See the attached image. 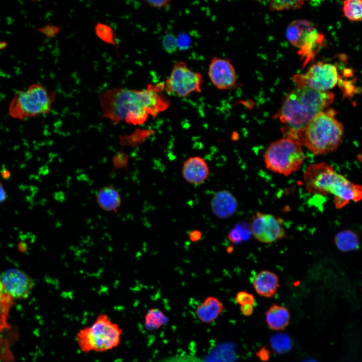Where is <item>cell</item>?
I'll use <instances>...</instances> for the list:
<instances>
[{
    "instance_id": "cell-1",
    "label": "cell",
    "mask_w": 362,
    "mask_h": 362,
    "mask_svg": "<svg viewBox=\"0 0 362 362\" xmlns=\"http://www.w3.org/2000/svg\"><path fill=\"white\" fill-rule=\"evenodd\" d=\"M164 89V83H160L150 84L142 90L120 86L101 93L98 97L102 117L116 124H143L149 116L154 118L168 108V101L161 94Z\"/></svg>"
},
{
    "instance_id": "cell-2",
    "label": "cell",
    "mask_w": 362,
    "mask_h": 362,
    "mask_svg": "<svg viewBox=\"0 0 362 362\" xmlns=\"http://www.w3.org/2000/svg\"><path fill=\"white\" fill-rule=\"evenodd\" d=\"M333 93L297 87L288 93L274 117L285 125L287 136L295 138L317 115L334 101Z\"/></svg>"
},
{
    "instance_id": "cell-3",
    "label": "cell",
    "mask_w": 362,
    "mask_h": 362,
    "mask_svg": "<svg viewBox=\"0 0 362 362\" xmlns=\"http://www.w3.org/2000/svg\"><path fill=\"white\" fill-rule=\"evenodd\" d=\"M303 178L310 193L334 195V204L338 209L343 208L350 201L358 202L361 199V186L351 182L325 162L310 165Z\"/></svg>"
},
{
    "instance_id": "cell-4",
    "label": "cell",
    "mask_w": 362,
    "mask_h": 362,
    "mask_svg": "<svg viewBox=\"0 0 362 362\" xmlns=\"http://www.w3.org/2000/svg\"><path fill=\"white\" fill-rule=\"evenodd\" d=\"M336 115L333 109L318 114L298 134L297 140L315 155L335 151L340 144L344 134L343 126Z\"/></svg>"
},
{
    "instance_id": "cell-5",
    "label": "cell",
    "mask_w": 362,
    "mask_h": 362,
    "mask_svg": "<svg viewBox=\"0 0 362 362\" xmlns=\"http://www.w3.org/2000/svg\"><path fill=\"white\" fill-rule=\"evenodd\" d=\"M56 93L34 83L17 90L10 103L8 114L13 118L25 120L50 113Z\"/></svg>"
},
{
    "instance_id": "cell-6",
    "label": "cell",
    "mask_w": 362,
    "mask_h": 362,
    "mask_svg": "<svg viewBox=\"0 0 362 362\" xmlns=\"http://www.w3.org/2000/svg\"><path fill=\"white\" fill-rule=\"evenodd\" d=\"M122 334V329L107 314L102 313L97 316L91 325L80 329L75 338L81 352H103L118 346Z\"/></svg>"
},
{
    "instance_id": "cell-7",
    "label": "cell",
    "mask_w": 362,
    "mask_h": 362,
    "mask_svg": "<svg viewBox=\"0 0 362 362\" xmlns=\"http://www.w3.org/2000/svg\"><path fill=\"white\" fill-rule=\"evenodd\" d=\"M302 146L299 141L288 136L273 142L263 154L266 168L285 176L296 172L306 157Z\"/></svg>"
},
{
    "instance_id": "cell-8",
    "label": "cell",
    "mask_w": 362,
    "mask_h": 362,
    "mask_svg": "<svg viewBox=\"0 0 362 362\" xmlns=\"http://www.w3.org/2000/svg\"><path fill=\"white\" fill-rule=\"evenodd\" d=\"M286 37L294 46L299 48L298 53L306 64L313 59L324 41V36L306 20L293 21L287 27Z\"/></svg>"
},
{
    "instance_id": "cell-9",
    "label": "cell",
    "mask_w": 362,
    "mask_h": 362,
    "mask_svg": "<svg viewBox=\"0 0 362 362\" xmlns=\"http://www.w3.org/2000/svg\"><path fill=\"white\" fill-rule=\"evenodd\" d=\"M204 82L202 74L192 70L186 62L179 61L172 65L164 85L169 95L185 98L193 93H201Z\"/></svg>"
},
{
    "instance_id": "cell-10",
    "label": "cell",
    "mask_w": 362,
    "mask_h": 362,
    "mask_svg": "<svg viewBox=\"0 0 362 362\" xmlns=\"http://www.w3.org/2000/svg\"><path fill=\"white\" fill-rule=\"evenodd\" d=\"M293 78L297 87L326 92L336 85L338 74L335 66L320 62L312 65L306 73L295 75Z\"/></svg>"
},
{
    "instance_id": "cell-11",
    "label": "cell",
    "mask_w": 362,
    "mask_h": 362,
    "mask_svg": "<svg viewBox=\"0 0 362 362\" xmlns=\"http://www.w3.org/2000/svg\"><path fill=\"white\" fill-rule=\"evenodd\" d=\"M208 75L212 84L219 90H229L237 86L235 68L227 58L213 57L209 65Z\"/></svg>"
},
{
    "instance_id": "cell-12",
    "label": "cell",
    "mask_w": 362,
    "mask_h": 362,
    "mask_svg": "<svg viewBox=\"0 0 362 362\" xmlns=\"http://www.w3.org/2000/svg\"><path fill=\"white\" fill-rule=\"evenodd\" d=\"M250 229L256 239L265 243L279 240L285 234L279 219L272 214L259 212L253 217Z\"/></svg>"
},
{
    "instance_id": "cell-13",
    "label": "cell",
    "mask_w": 362,
    "mask_h": 362,
    "mask_svg": "<svg viewBox=\"0 0 362 362\" xmlns=\"http://www.w3.org/2000/svg\"><path fill=\"white\" fill-rule=\"evenodd\" d=\"M0 281L6 292L14 300L28 298L34 286L31 278L24 272L17 268L4 272Z\"/></svg>"
},
{
    "instance_id": "cell-14",
    "label": "cell",
    "mask_w": 362,
    "mask_h": 362,
    "mask_svg": "<svg viewBox=\"0 0 362 362\" xmlns=\"http://www.w3.org/2000/svg\"><path fill=\"white\" fill-rule=\"evenodd\" d=\"M182 175L190 184L199 185L203 184L209 175V168L206 161L201 157L196 156L188 158L182 168Z\"/></svg>"
},
{
    "instance_id": "cell-15",
    "label": "cell",
    "mask_w": 362,
    "mask_h": 362,
    "mask_svg": "<svg viewBox=\"0 0 362 362\" xmlns=\"http://www.w3.org/2000/svg\"><path fill=\"white\" fill-rule=\"evenodd\" d=\"M210 206L216 217L225 219L232 216L236 212L238 203L231 192L223 190L214 194L211 200Z\"/></svg>"
},
{
    "instance_id": "cell-16",
    "label": "cell",
    "mask_w": 362,
    "mask_h": 362,
    "mask_svg": "<svg viewBox=\"0 0 362 362\" xmlns=\"http://www.w3.org/2000/svg\"><path fill=\"white\" fill-rule=\"evenodd\" d=\"M256 292L261 296L272 297L279 287L278 276L268 270H262L255 277L253 283Z\"/></svg>"
},
{
    "instance_id": "cell-17",
    "label": "cell",
    "mask_w": 362,
    "mask_h": 362,
    "mask_svg": "<svg viewBox=\"0 0 362 362\" xmlns=\"http://www.w3.org/2000/svg\"><path fill=\"white\" fill-rule=\"evenodd\" d=\"M223 304L216 297L209 296L197 308L196 314L198 319L204 323L214 321L223 312Z\"/></svg>"
},
{
    "instance_id": "cell-18",
    "label": "cell",
    "mask_w": 362,
    "mask_h": 362,
    "mask_svg": "<svg viewBox=\"0 0 362 362\" xmlns=\"http://www.w3.org/2000/svg\"><path fill=\"white\" fill-rule=\"evenodd\" d=\"M290 313L288 309L280 305H273L265 313V320L268 327L275 330L284 329L289 324Z\"/></svg>"
},
{
    "instance_id": "cell-19",
    "label": "cell",
    "mask_w": 362,
    "mask_h": 362,
    "mask_svg": "<svg viewBox=\"0 0 362 362\" xmlns=\"http://www.w3.org/2000/svg\"><path fill=\"white\" fill-rule=\"evenodd\" d=\"M97 201L101 208L106 211H115L121 205L118 192L112 186L101 188L97 194Z\"/></svg>"
},
{
    "instance_id": "cell-20",
    "label": "cell",
    "mask_w": 362,
    "mask_h": 362,
    "mask_svg": "<svg viewBox=\"0 0 362 362\" xmlns=\"http://www.w3.org/2000/svg\"><path fill=\"white\" fill-rule=\"evenodd\" d=\"M358 236L350 230H344L337 233L334 237V243L338 249L348 252L359 247Z\"/></svg>"
},
{
    "instance_id": "cell-21",
    "label": "cell",
    "mask_w": 362,
    "mask_h": 362,
    "mask_svg": "<svg viewBox=\"0 0 362 362\" xmlns=\"http://www.w3.org/2000/svg\"><path fill=\"white\" fill-rule=\"evenodd\" d=\"M14 300L6 292L0 281V332L9 327L8 315Z\"/></svg>"
},
{
    "instance_id": "cell-22",
    "label": "cell",
    "mask_w": 362,
    "mask_h": 362,
    "mask_svg": "<svg viewBox=\"0 0 362 362\" xmlns=\"http://www.w3.org/2000/svg\"><path fill=\"white\" fill-rule=\"evenodd\" d=\"M167 317L158 308L149 309L144 318V327L148 331L159 329L168 322Z\"/></svg>"
},
{
    "instance_id": "cell-23",
    "label": "cell",
    "mask_w": 362,
    "mask_h": 362,
    "mask_svg": "<svg viewBox=\"0 0 362 362\" xmlns=\"http://www.w3.org/2000/svg\"><path fill=\"white\" fill-rule=\"evenodd\" d=\"M343 11L349 20L358 21L361 20L362 2L360 0H347L343 2Z\"/></svg>"
},
{
    "instance_id": "cell-24",
    "label": "cell",
    "mask_w": 362,
    "mask_h": 362,
    "mask_svg": "<svg viewBox=\"0 0 362 362\" xmlns=\"http://www.w3.org/2000/svg\"><path fill=\"white\" fill-rule=\"evenodd\" d=\"M271 347L278 354L288 352L291 348L292 343L290 337L286 333H277L270 340Z\"/></svg>"
},
{
    "instance_id": "cell-25",
    "label": "cell",
    "mask_w": 362,
    "mask_h": 362,
    "mask_svg": "<svg viewBox=\"0 0 362 362\" xmlns=\"http://www.w3.org/2000/svg\"><path fill=\"white\" fill-rule=\"evenodd\" d=\"M97 36L104 42L117 45L115 34L113 29L109 25L102 23H97L95 27Z\"/></svg>"
},
{
    "instance_id": "cell-26",
    "label": "cell",
    "mask_w": 362,
    "mask_h": 362,
    "mask_svg": "<svg viewBox=\"0 0 362 362\" xmlns=\"http://www.w3.org/2000/svg\"><path fill=\"white\" fill-rule=\"evenodd\" d=\"M304 2V1H271L269 8L272 11L296 10L300 8Z\"/></svg>"
},
{
    "instance_id": "cell-27",
    "label": "cell",
    "mask_w": 362,
    "mask_h": 362,
    "mask_svg": "<svg viewBox=\"0 0 362 362\" xmlns=\"http://www.w3.org/2000/svg\"><path fill=\"white\" fill-rule=\"evenodd\" d=\"M61 28L60 26L54 24H47L37 29V31L48 38H53L60 31Z\"/></svg>"
},
{
    "instance_id": "cell-28",
    "label": "cell",
    "mask_w": 362,
    "mask_h": 362,
    "mask_svg": "<svg viewBox=\"0 0 362 362\" xmlns=\"http://www.w3.org/2000/svg\"><path fill=\"white\" fill-rule=\"evenodd\" d=\"M162 46L166 52L173 53L177 47V39L171 34H166L163 38Z\"/></svg>"
},
{
    "instance_id": "cell-29",
    "label": "cell",
    "mask_w": 362,
    "mask_h": 362,
    "mask_svg": "<svg viewBox=\"0 0 362 362\" xmlns=\"http://www.w3.org/2000/svg\"><path fill=\"white\" fill-rule=\"evenodd\" d=\"M236 302L240 306L250 304L253 305L254 302V296L246 291L238 292L235 297Z\"/></svg>"
},
{
    "instance_id": "cell-30",
    "label": "cell",
    "mask_w": 362,
    "mask_h": 362,
    "mask_svg": "<svg viewBox=\"0 0 362 362\" xmlns=\"http://www.w3.org/2000/svg\"><path fill=\"white\" fill-rule=\"evenodd\" d=\"M228 238L231 242L235 244H238L242 241L240 233L235 228L230 230L228 234Z\"/></svg>"
},
{
    "instance_id": "cell-31",
    "label": "cell",
    "mask_w": 362,
    "mask_h": 362,
    "mask_svg": "<svg viewBox=\"0 0 362 362\" xmlns=\"http://www.w3.org/2000/svg\"><path fill=\"white\" fill-rule=\"evenodd\" d=\"M148 5L150 6L155 8H165L168 6L171 2L169 0L163 1H146Z\"/></svg>"
},
{
    "instance_id": "cell-32",
    "label": "cell",
    "mask_w": 362,
    "mask_h": 362,
    "mask_svg": "<svg viewBox=\"0 0 362 362\" xmlns=\"http://www.w3.org/2000/svg\"><path fill=\"white\" fill-rule=\"evenodd\" d=\"M256 355L261 360L265 361L269 359L270 352L268 349L265 347H263L256 353Z\"/></svg>"
},
{
    "instance_id": "cell-33",
    "label": "cell",
    "mask_w": 362,
    "mask_h": 362,
    "mask_svg": "<svg viewBox=\"0 0 362 362\" xmlns=\"http://www.w3.org/2000/svg\"><path fill=\"white\" fill-rule=\"evenodd\" d=\"M240 310L241 313L246 316L251 315L254 311V306L253 305L247 304L240 306Z\"/></svg>"
},
{
    "instance_id": "cell-34",
    "label": "cell",
    "mask_w": 362,
    "mask_h": 362,
    "mask_svg": "<svg viewBox=\"0 0 362 362\" xmlns=\"http://www.w3.org/2000/svg\"><path fill=\"white\" fill-rule=\"evenodd\" d=\"M190 240L193 242L200 240L202 237V233L198 230H193L189 234Z\"/></svg>"
},
{
    "instance_id": "cell-35",
    "label": "cell",
    "mask_w": 362,
    "mask_h": 362,
    "mask_svg": "<svg viewBox=\"0 0 362 362\" xmlns=\"http://www.w3.org/2000/svg\"><path fill=\"white\" fill-rule=\"evenodd\" d=\"M8 198L7 191L4 184L0 181V204L4 202Z\"/></svg>"
},
{
    "instance_id": "cell-36",
    "label": "cell",
    "mask_w": 362,
    "mask_h": 362,
    "mask_svg": "<svg viewBox=\"0 0 362 362\" xmlns=\"http://www.w3.org/2000/svg\"><path fill=\"white\" fill-rule=\"evenodd\" d=\"M11 172L6 169L3 170V171L1 172V175L2 177L5 179H8L11 176Z\"/></svg>"
},
{
    "instance_id": "cell-37",
    "label": "cell",
    "mask_w": 362,
    "mask_h": 362,
    "mask_svg": "<svg viewBox=\"0 0 362 362\" xmlns=\"http://www.w3.org/2000/svg\"><path fill=\"white\" fill-rule=\"evenodd\" d=\"M8 44L7 43L4 41H0V50L5 49Z\"/></svg>"
},
{
    "instance_id": "cell-38",
    "label": "cell",
    "mask_w": 362,
    "mask_h": 362,
    "mask_svg": "<svg viewBox=\"0 0 362 362\" xmlns=\"http://www.w3.org/2000/svg\"><path fill=\"white\" fill-rule=\"evenodd\" d=\"M302 362H318L316 360L313 358H308L305 359Z\"/></svg>"
}]
</instances>
